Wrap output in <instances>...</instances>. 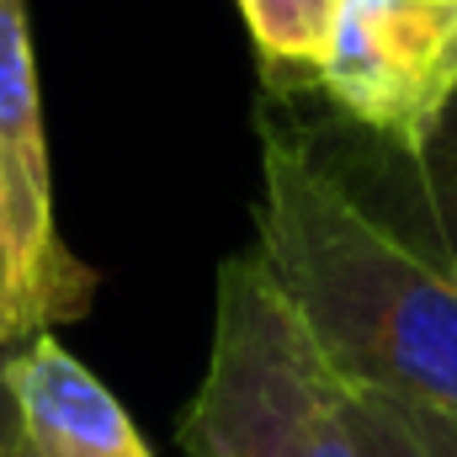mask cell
<instances>
[{
  "label": "cell",
  "instance_id": "1",
  "mask_svg": "<svg viewBox=\"0 0 457 457\" xmlns=\"http://www.w3.org/2000/svg\"><path fill=\"white\" fill-rule=\"evenodd\" d=\"M250 255L345 388L457 415V282L277 128H261Z\"/></svg>",
  "mask_w": 457,
  "mask_h": 457
},
{
  "label": "cell",
  "instance_id": "2",
  "mask_svg": "<svg viewBox=\"0 0 457 457\" xmlns=\"http://www.w3.org/2000/svg\"><path fill=\"white\" fill-rule=\"evenodd\" d=\"M320 351L245 250L219 266L208 372L181 415L187 457H298V410Z\"/></svg>",
  "mask_w": 457,
  "mask_h": 457
},
{
  "label": "cell",
  "instance_id": "3",
  "mask_svg": "<svg viewBox=\"0 0 457 457\" xmlns=\"http://www.w3.org/2000/svg\"><path fill=\"white\" fill-rule=\"evenodd\" d=\"M314 86L361 133L420 154L457 102V0H341Z\"/></svg>",
  "mask_w": 457,
  "mask_h": 457
},
{
  "label": "cell",
  "instance_id": "4",
  "mask_svg": "<svg viewBox=\"0 0 457 457\" xmlns=\"http://www.w3.org/2000/svg\"><path fill=\"white\" fill-rule=\"evenodd\" d=\"M0 187H5L11 224L21 234L43 287L59 298L64 320H80L91 309L96 277L64 250L59 224H54V170H48L27 0H0Z\"/></svg>",
  "mask_w": 457,
  "mask_h": 457
},
{
  "label": "cell",
  "instance_id": "5",
  "mask_svg": "<svg viewBox=\"0 0 457 457\" xmlns=\"http://www.w3.org/2000/svg\"><path fill=\"white\" fill-rule=\"evenodd\" d=\"M21 457H154L117 394L59 336H32L0 361Z\"/></svg>",
  "mask_w": 457,
  "mask_h": 457
},
{
  "label": "cell",
  "instance_id": "6",
  "mask_svg": "<svg viewBox=\"0 0 457 457\" xmlns=\"http://www.w3.org/2000/svg\"><path fill=\"white\" fill-rule=\"evenodd\" d=\"M341 399L356 457H457L453 410L399 399V394H378V388H345V383Z\"/></svg>",
  "mask_w": 457,
  "mask_h": 457
},
{
  "label": "cell",
  "instance_id": "7",
  "mask_svg": "<svg viewBox=\"0 0 457 457\" xmlns=\"http://www.w3.org/2000/svg\"><path fill=\"white\" fill-rule=\"evenodd\" d=\"M336 11L341 0H239V16L271 86H314V64L325 54Z\"/></svg>",
  "mask_w": 457,
  "mask_h": 457
},
{
  "label": "cell",
  "instance_id": "8",
  "mask_svg": "<svg viewBox=\"0 0 457 457\" xmlns=\"http://www.w3.org/2000/svg\"><path fill=\"white\" fill-rule=\"evenodd\" d=\"M410 176L426 224V255L457 282V102L447 107L442 128L426 138V149L410 154Z\"/></svg>",
  "mask_w": 457,
  "mask_h": 457
},
{
  "label": "cell",
  "instance_id": "9",
  "mask_svg": "<svg viewBox=\"0 0 457 457\" xmlns=\"http://www.w3.org/2000/svg\"><path fill=\"white\" fill-rule=\"evenodd\" d=\"M54 325H64V309L43 287V277H37L21 234L11 224L5 187H0V351H16L32 336H48Z\"/></svg>",
  "mask_w": 457,
  "mask_h": 457
},
{
  "label": "cell",
  "instance_id": "10",
  "mask_svg": "<svg viewBox=\"0 0 457 457\" xmlns=\"http://www.w3.org/2000/svg\"><path fill=\"white\" fill-rule=\"evenodd\" d=\"M298 457H356L351 426H345V399L341 378L325 367V356L314 361L303 410H298Z\"/></svg>",
  "mask_w": 457,
  "mask_h": 457
},
{
  "label": "cell",
  "instance_id": "11",
  "mask_svg": "<svg viewBox=\"0 0 457 457\" xmlns=\"http://www.w3.org/2000/svg\"><path fill=\"white\" fill-rule=\"evenodd\" d=\"M0 457H21V447H16V436H11V431L0 436Z\"/></svg>",
  "mask_w": 457,
  "mask_h": 457
}]
</instances>
